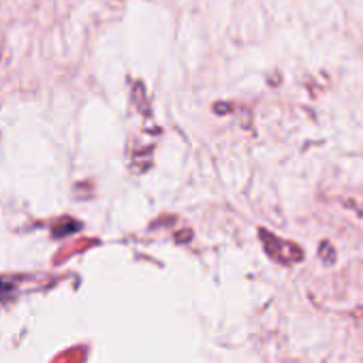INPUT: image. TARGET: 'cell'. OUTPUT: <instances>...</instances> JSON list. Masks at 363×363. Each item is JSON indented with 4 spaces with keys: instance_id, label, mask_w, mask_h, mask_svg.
<instances>
[{
    "instance_id": "obj_2",
    "label": "cell",
    "mask_w": 363,
    "mask_h": 363,
    "mask_svg": "<svg viewBox=\"0 0 363 363\" xmlns=\"http://www.w3.org/2000/svg\"><path fill=\"white\" fill-rule=\"evenodd\" d=\"M9 293V284L7 282H3V280H0V297H3V295H7Z\"/></svg>"
},
{
    "instance_id": "obj_1",
    "label": "cell",
    "mask_w": 363,
    "mask_h": 363,
    "mask_svg": "<svg viewBox=\"0 0 363 363\" xmlns=\"http://www.w3.org/2000/svg\"><path fill=\"white\" fill-rule=\"evenodd\" d=\"M261 238H263V244H265V248H267V252L276 259V261H280V263H295V261H301V248L299 246H295V244H289V242H284V240H280V238H274V235H269L267 231H261Z\"/></svg>"
}]
</instances>
